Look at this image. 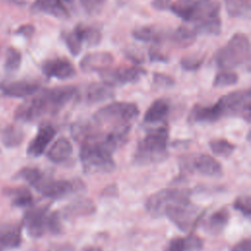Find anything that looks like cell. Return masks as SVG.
Masks as SVG:
<instances>
[{
	"label": "cell",
	"mask_w": 251,
	"mask_h": 251,
	"mask_svg": "<svg viewBox=\"0 0 251 251\" xmlns=\"http://www.w3.org/2000/svg\"><path fill=\"white\" fill-rule=\"evenodd\" d=\"M76 94L77 88L72 85L43 89L17 108L15 119L24 123H32L42 117L55 115L67 106Z\"/></svg>",
	"instance_id": "cell-1"
},
{
	"label": "cell",
	"mask_w": 251,
	"mask_h": 251,
	"mask_svg": "<svg viewBox=\"0 0 251 251\" xmlns=\"http://www.w3.org/2000/svg\"><path fill=\"white\" fill-rule=\"evenodd\" d=\"M79 159L85 174L110 173L115 170L116 164L112 157L113 151L104 140V133L94 128L80 142Z\"/></svg>",
	"instance_id": "cell-2"
},
{
	"label": "cell",
	"mask_w": 251,
	"mask_h": 251,
	"mask_svg": "<svg viewBox=\"0 0 251 251\" xmlns=\"http://www.w3.org/2000/svg\"><path fill=\"white\" fill-rule=\"evenodd\" d=\"M169 130L166 126L150 128L137 143L133 163L139 166L164 162L168 156Z\"/></svg>",
	"instance_id": "cell-3"
},
{
	"label": "cell",
	"mask_w": 251,
	"mask_h": 251,
	"mask_svg": "<svg viewBox=\"0 0 251 251\" xmlns=\"http://www.w3.org/2000/svg\"><path fill=\"white\" fill-rule=\"evenodd\" d=\"M138 107L130 102H113L98 109L93 115V123L98 126H110V129L131 126L138 117Z\"/></svg>",
	"instance_id": "cell-4"
},
{
	"label": "cell",
	"mask_w": 251,
	"mask_h": 251,
	"mask_svg": "<svg viewBox=\"0 0 251 251\" xmlns=\"http://www.w3.org/2000/svg\"><path fill=\"white\" fill-rule=\"evenodd\" d=\"M169 10L182 21L195 25L218 18L221 4L218 0H177Z\"/></svg>",
	"instance_id": "cell-5"
},
{
	"label": "cell",
	"mask_w": 251,
	"mask_h": 251,
	"mask_svg": "<svg viewBox=\"0 0 251 251\" xmlns=\"http://www.w3.org/2000/svg\"><path fill=\"white\" fill-rule=\"evenodd\" d=\"M249 53L248 36L243 32H236L216 52L214 61L219 69L231 70L244 64L249 59Z\"/></svg>",
	"instance_id": "cell-6"
},
{
	"label": "cell",
	"mask_w": 251,
	"mask_h": 251,
	"mask_svg": "<svg viewBox=\"0 0 251 251\" xmlns=\"http://www.w3.org/2000/svg\"><path fill=\"white\" fill-rule=\"evenodd\" d=\"M216 104L222 117H240L247 123L251 115V92L250 89H240L222 96Z\"/></svg>",
	"instance_id": "cell-7"
},
{
	"label": "cell",
	"mask_w": 251,
	"mask_h": 251,
	"mask_svg": "<svg viewBox=\"0 0 251 251\" xmlns=\"http://www.w3.org/2000/svg\"><path fill=\"white\" fill-rule=\"evenodd\" d=\"M164 215L182 231H187L194 226L201 217L198 208L193 205L190 200L169 204L165 209Z\"/></svg>",
	"instance_id": "cell-8"
},
{
	"label": "cell",
	"mask_w": 251,
	"mask_h": 251,
	"mask_svg": "<svg viewBox=\"0 0 251 251\" xmlns=\"http://www.w3.org/2000/svg\"><path fill=\"white\" fill-rule=\"evenodd\" d=\"M189 194L188 189L165 188L150 195L146 200L145 208L152 217H161L169 204L187 201L189 200Z\"/></svg>",
	"instance_id": "cell-9"
},
{
	"label": "cell",
	"mask_w": 251,
	"mask_h": 251,
	"mask_svg": "<svg viewBox=\"0 0 251 251\" xmlns=\"http://www.w3.org/2000/svg\"><path fill=\"white\" fill-rule=\"evenodd\" d=\"M49 208L45 206L32 205L27 208L24 216V226L27 233L32 237H40L49 231Z\"/></svg>",
	"instance_id": "cell-10"
},
{
	"label": "cell",
	"mask_w": 251,
	"mask_h": 251,
	"mask_svg": "<svg viewBox=\"0 0 251 251\" xmlns=\"http://www.w3.org/2000/svg\"><path fill=\"white\" fill-rule=\"evenodd\" d=\"M76 183L66 179H53L44 173L32 185L38 192L47 198L60 199L71 194L75 189Z\"/></svg>",
	"instance_id": "cell-11"
},
{
	"label": "cell",
	"mask_w": 251,
	"mask_h": 251,
	"mask_svg": "<svg viewBox=\"0 0 251 251\" xmlns=\"http://www.w3.org/2000/svg\"><path fill=\"white\" fill-rule=\"evenodd\" d=\"M146 75V71L137 66L131 67H119L116 69H106L100 72V76L103 82L111 85H124L126 83H132L138 81L143 75Z\"/></svg>",
	"instance_id": "cell-12"
},
{
	"label": "cell",
	"mask_w": 251,
	"mask_h": 251,
	"mask_svg": "<svg viewBox=\"0 0 251 251\" xmlns=\"http://www.w3.org/2000/svg\"><path fill=\"white\" fill-rule=\"evenodd\" d=\"M74 0H35L31 5L33 13H43L59 19H69Z\"/></svg>",
	"instance_id": "cell-13"
},
{
	"label": "cell",
	"mask_w": 251,
	"mask_h": 251,
	"mask_svg": "<svg viewBox=\"0 0 251 251\" xmlns=\"http://www.w3.org/2000/svg\"><path fill=\"white\" fill-rule=\"evenodd\" d=\"M42 73L47 77L69 79L75 75V69L67 58L57 57L46 60L41 66Z\"/></svg>",
	"instance_id": "cell-14"
},
{
	"label": "cell",
	"mask_w": 251,
	"mask_h": 251,
	"mask_svg": "<svg viewBox=\"0 0 251 251\" xmlns=\"http://www.w3.org/2000/svg\"><path fill=\"white\" fill-rule=\"evenodd\" d=\"M56 134V129L50 124H43L39 126L35 136L29 142L26 153L32 157L41 156Z\"/></svg>",
	"instance_id": "cell-15"
},
{
	"label": "cell",
	"mask_w": 251,
	"mask_h": 251,
	"mask_svg": "<svg viewBox=\"0 0 251 251\" xmlns=\"http://www.w3.org/2000/svg\"><path fill=\"white\" fill-rule=\"evenodd\" d=\"M114 62L111 53L105 51L91 52L85 54L79 62V67L83 72H102L108 69Z\"/></svg>",
	"instance_id": "cell-16"
},
{
	"label": "cell",
	"mask_w": 251,
	"mask_h": 251,
	"mask_svg": "<svg viewBox=\"0 0 251 251\" xmlns=\"http://www.w3.org/2000/svg\"><path fill=\"white\" fill-rule=\"evenodd\" d=\"M22 244V226L7 223L0 225V251L18 248Z\"/></svg>",
	"instance_id": "cell-17"
},
{
	"label": "cell",
	"mask_w": 251,
	"mask_h": 251,
	"mask_svg": "<svg viewBox=\"0 0 251 251\" xmlns=\"http://www.w3.org/2000/svg\"><path fill=\"white\" fill-rule=\"evenodd\" d=\"M96 211L95 204L88 198H78L68 205H66L62 211H60L61 218L70 220L78 217H85L94 214Z\"/></svg>",
	"instance_id": "cell-18"
},
{
	"label": "cell",
	"mask_w": 251,
	"mask_h": 251,
	"mask_svg": "<svg viewBox=\"0 0 251 251\" xmlns=\"http://www.w3.org/2000/svg\"><path fill=\"white\" fill-rule=\"evenodd\" d=\"M2 90L9 97L24 98L37 93L40 90V84L32 80H16L4 85Z\"/></svg>",
	"instance_id": "cell-19"
},
{
	"label": "cell",
	"mask_w": 251,
	"mask_h": 251,
	"mask_svg": "<svg viewBox=\"0 0 251 251\" xmlns=\"http://www.w3.org/2000/svg\"><path fill=\"white\" fill-rule=\"evenodd\" d=\"M191 167L200 174L208 176H221L223 175L222 165L212 156L201 154L192 160Z\"/></svg>",
	"instance_id": "cell-20"
},
{
	"label": "cell",
	"mask_w": 251,
	"mask_h": 251,
	"mask_svg": "<svg viewBox=\"0 0 251 251\" xmlns=\"http://www.w3.org/2000/svg\"><path fill=\"white\" fill-rule=\"evenodd\" d=\"M222 114L218 105L215 103L211 106L195 105L188 116L189 123H213L220 120Z\"/></svg>",
	"instance_id": "cell-21"
},
{
	"label": "cell",
	"mask_w": 251,
	"mask_h": 251,
	"mask_svg": "<svg viewBox=\"0 0 251 251\" xmlns=\"http://www.w3.org/2000/svg\"><path fill=\"white\" fill-rule=\"evenodd\" d=\"M73 153V145L66 137L58 138L47 151V158L53 163L67 161Z\"/></svg>",
	"instance_id": "cell-22"
},
{
	"label": "cell",
	"mask_w": 251,
	"mask_h": 251,
	"mask_svg": "<svg viewBox=\"0 0 251 251\" xmlns=\"http://www.w3.org/2000/svg\"><path fill=\"white\" fill-rule=\"evenodd\" d=\"M114 96L113 86L105 82H93L90 83L85 92L86 101L90 104L99 103L110 99Z\"/></svg>",
	"instance_id": "cell-23"
},
{
	"label": "cell",
	"mask_w": 251,
	"mask_h": 251,
	"mask_svg": "<svg viewBox=\"0 0 251 251\" xmlns=\"http://www.w3.org/2000/svg\"><path fill=\"white\" fill-rule=\"evenodd\" d=\"M169 112H170L169 102L165 99H157L146 110L143 117V122L146 124L160 123L165 120Z\"/></svg>",
	"instance_id": "cell-24"
},
{
	"label": "cell",
	"mask_w": 251,
	"mask_h": 251,
	"mask_svg": "<svg viewBox=\"0 0 251 251\" xmlns=\"http://www.w3.org/2000/svg\"><path fill=\"white\" fill-rule=\"evenodd\" d=\"M73 31L75 33L82 45L86 44L87 46H95L101 41V31L95 25L78 24L74 27Z\"/></svg>",
	"instance_id": "cell-25"
},
{
	"label": "cell",
	"mask_w": 251,
	"mask_h": 251,
	"mask_svg": "<svg viewBox=\"0 0 251 251\" xmlns=\"http://www.w3.org/2000/svg\"><path fill=\"white\" fill-rule=\"evenodd\" d=\"M229 220V213L226 208L214 212L205 223V229L213 234L222 232Z\"/></svg>",
	"instance_id": "cell-26"
},
{
	"label": "cell",
	"mask_w": 251,
	"mask_h": 251,
	"mask_svg": "<svg viewBox=\"0 0 251 251\" xmlns=\"http://www.w3.org/2000/svg\"><path fill=\"white\" fill-rule=\"evenodd\" d=\"M165 30L157 26H141L132 31V36L143 42H153L160 43L166 37Z\"/></svg>",
	"instance_id": "cell-27"
},
{
	"label": "cell",
	"mask_w": 251,
	"mask_h": 251,
	"mask_svg": "<svg viewBox=\"0 0 251 251\" xmlns=\"http://www.w3.org/2000/svg\"><path fill=\"white\" fill-rule=\"evenodd\" d=\"M1 140L6 147H16L23 142L24 132L20 127L9 125L1 130Z\"/></svg>",
	"instance_id": "cell-28"
},
{
	"label": "cell",
	"mask_w": 251,
	"mask_h": 251,
	"mask_svg": "<svg viewBox=\"0 0 251 251\" xmlns=\"http://www.w3.org/2000/svg\"><path fill=\"white\" fill-rule=\"evenodd\" d=\"M6 193L11 197L13 205L22 208H28L33 203V197L30 191L25 187L11 188Z\"/></svg>",
	"instance_id": "cell-29"
},
{
	"label": "cell",
	"mask_w": 251,
	"mask_h": 251,
	"mask_svg": "<svg viewBox=\"0 0 251 251\" xmlns=\"http://www.w3.org/2000/svg\"><path fill=\"white\" fill-rule=\"evenodd\" d=\"M230 17L244 18L250 14V0H224Z\"/></svg>",
	"instance_id": "cell-30"
},
{
	"label": "cell",
	"mask_w": 251,
	"mask_h": 251,
	"mask_svg": "<svg viewBox=\"0 0 251 251\" xmlns=\"http://www.w3.org/2000/svg\"><path fill=\"white\" fill-rule=\"evenodd\" d=\"M197 35L195 34L193 28L187 25H181L177 27L172 33L173 41L179 46H187L190 45Z\"/></svg>",
	"instance_id": "cell-31"
},
{
	"label": "cell",
	"mask_w": 251,
	"mask_h": 251,
	"mask_svg": "<svg viewBox=\"0 0 251 251\" xmlns=\"http://www.w3.org/2000/svg\"><path fill=\"white\" fill-rule=\"evenodd\" d=\"M209 147L212 152L221 157H228L235 150V145L224 138L212 139L209 142Z\"/></svg>",
	"instance_id": "cell-32"
},
{
	"label": "cell",
	"mask_w": 251,
	"mask_h": 251,
	"mask_svg": "<svg viewBox=\"0 0 251 251\" xmlns=\"http://www.w3.org/2000/svg\"><path fill=\"white\" fill-rule=\"evenodd\" d=\"M21 64H22L21 52L14 47H9L6 51L5 62H4V68L6 72L8 73L16 72L20 68Z\"/></svg>",
	"instance_id": "cell-33"
},
{
	"label": "cell",
	"mask_w": 251,
	"mask_h": 251,
	"mask_svg": "<svg viewBox=\"0 0 251 251\" xmlns=\"http://www.w3.org/2000/svg\"><path fill=\"white\" fill-rule=\"evenodd\" d=\"M238 81L237 74L231 72L230 70H222L219 72L213 81L214 87H226L236 84Z\"/></svg>",
	"instance_id": "cell-34"
},
{
	"label": "cell",
	"mask_w": 251,
	"mask_h": 251,
	"mask_svg": "<svg viewBox=\"0 0 251 251\" xmlns=\"http://www.w3.org/2000/svg\"><path fill=\"white\" fill-rule=\"evenodd\" d=\"M62 38L73 56H77L81 52L82 44L73 30L62 32Z\"/></svg>",
	"instance_id": "cell-35"
},
{
	"label": "cell",
	"mask_w": 251,
	"mask_h": 251,
	"mask_svg": "<svg viewBox=\"0 0 251 251\" xmlns=\"http://www.w3.org/2000/svg\"><path fill=\"white\" fill-rule=\"evenodd\" d=\"M204 61L203 55H197V54H190L187 56H184L180 60L181 68L185 71H196L200 68Z\"/></svg>",
	"instance_id": "cell-36"
},
{
	"label": "cell",
	"mask_w": 251,
	"mask_h": 251,
	"mask_svg": "<svg viewBox=\"0 0 251 251\" xmlns=\"http://www.w3.org/2000/svg\"><path fill=\"white\" fill-rule=\"evenodd\" d=\"M233 208L240 212L244 217L251 215V198L249 195L238 196L233 202Z\"/></svg>",
	"instance_id": "cell-37"
},
{
	"label": "cell",
	"mask_w": 251,
	"mask_h": 251,
	"mask_svg": "<svg viewBox=\"0 0 251 251\" xmlns=\"http://www.w3.org/2000/svg\"><path fill=\"white\" fill-rule=\"evenodd\" d=\"M80 6L88 15H95L99 13L107 0H78Z\"/></svg>",
	"instance_id": "cell-38"
},
{
	"label": "cell",
	"mask_w": 251,
	"mask_h": 251,
	"mask_svg": "<svg viewBox=\"0 0 251 251\" xmlns=\"http://www.w3.org/2000/svg\"><path fill=\"white\" fill-rule=\"evenodd\" d=\"M183 239H184V244H185V250L186 251H199L203 247L202 239L194 233H190L189 235H187Z\"/></svg>",
	"instance_id": "cell-39"
},
{
	"label": "cell",
	"mask_w": 251,
	"mask_h": 251,
	"mask_svg": "<svg viewBox=\"0 0 251 251\" xmlns=\"http://www.w3.org/2000/svg\"><path fill=\"white\" fill-rule=\"evenodd\" d=\"M153 82L157 87H171L175 84V80L173 77L159 73H154L153 75Z\"/></svg>",
	"instance_id": "cell-40"
},
{
	"label": "cell",
	"mask_w": 251,
	"mask_h": 251,
	"mask_svg": "<svg viewBox=\"0 0 251 251\" xmlns=\"http://www.w3.org/2000/svg\"><path fill=\"white\" fill-rule=\"evenodd\" d=\"M165 251H186L183 237H175L170 240Z\"/></svg>",
	"instance_id": "cell-41"
},
{
	"label": "cell",
	"mask_w": 251,
	"mask_h": 251,
	"mask_svg": "<svg viewBox=\"0 0 251 251\" xmlns=\"http://www.w3.org/2000/svg\"><path fill=\"white\" fill-rule=\"evenodd\" d=\"M149 59L152 62H168L167 56L154 46L149 50Z\"/></svg>",
	"instance_id": "cell-42"
},
{
	"label": "cell",
	"mask_w": 251,
	"mask_h": 251,
	"mask_svg": "<svg viewBox=\"0 0 251 251\" xmlns=\"http://www.w3.org/2000/svg\"><path fill=\"white\" fill-rule=\"evenodd\" d=\"M231 251H251V240L249 238L240 240L232 247Z\"/></svg>",
	"instance_id": "cell-43"
},
{
	"label": "cell",
	"mask_w": 251,
	"mask_h": 251,
	"mask_svg": "<svg viewBox=\"0 0 251 251\" xmlns=\"http://www.w3.org/2000/svg\"><path fill=\"white\" fill-rule=\"evenodd\" d=\"M172 3L173 2L171 0H152L151 5L156 10L164 11V10H169Z\"/></svg>",
	"instance_id": "cell-44"
},
{
	"label": "cell",
	"mask_w": 251,
	"mask_h": 251,
	"mask_svg": "<svg viewBox=\"0 0 251 251\" xmlns=\"http://www.w3.org/2000/svg\"><path fill=\"white\" fill-rule=\"evenodd\" d=\"M34 32V27L31 25H24L18 30L17 33L25 37H30Z\"/></svg>",
	"instance_id": "cell-45"
},
{
	"label": "cell",
	"mask_w": 251,
	"mask_h": 251,
	"mask_svg": "<svg viewBox=\"0 0 251 251\" xmlns=\"http://www.w3.org/2000/svg\"><path fill=\"white\" fill-rule=\"evenodd\" d=\"M103 196L107 197H112V196H117L118 195V188L115 184H110L107 187H105L102 191Z\"/></svg>",
	"instance_id": "cell-46"
},
{
	"label": "cell",
	"mask_w": 251,
	"mask_h": 251,
	"mask_svg": "<svg viewBox=\"0 0 251 251\" xmlns=\"http://www.w3.org/2000/svg\"><path fill=\"white\" fill-rule=\"evenodd\" d=\"M82 251H102V249L97 246H85L83 247Z\"/></svg>",
	"instance_id": "cell-47"
}]
</instances>
